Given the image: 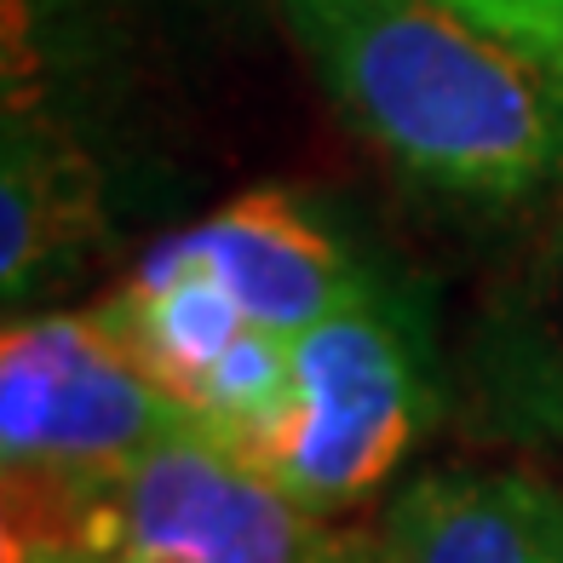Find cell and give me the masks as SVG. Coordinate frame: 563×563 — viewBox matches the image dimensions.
<instances>
[{
	"mask_svg": "<svg viewBox=\"0 0 563 563\" xmlns=\"http://www.w3.org/2000/svg\"><path fill=\"white\" fill-rule=\"evenodd\" d=\"M7 563H92L87 547L69 541H35V534H7Z\"/></svg>",
	"mask_w": 563,
	"mask_h": 563,
	"instance_id": "8fae6325",
	"label": "cell"
},
{
	"mask_svg": "<svg viewBox=\"0 0 563 563\" xmlns=\"http://www.w3.org/2000/svg\"><path fill=\"white\" fill-rule=\"evenodd\" d=\"M438 7L483 23V30H495L500 41L523 46L563 75V0H438Z\"/></svg>",
	"mask_w": 563,
	"mask_h": 563,
	"instance_id": "30bf717a",
	"label": "cell"
},
{
	"mask_svg": "<svg viewBox=\"0 0 563 563\" xmlns=\"http://www.w3.org/2000/svg\"><path fill=\"white\" fill-rule=\"evenodd\" d=\"M426 420V374L408 322L374 294L288 340V397L253 466L305 511L368 500Z\"/></svg>",
	"mask_w": 563,
	"mask_h": 563,
	"instance_id": "3957f363",
	"label": "cell"
},
{
	"mask_svg": "<svg viewBox=\"0 0 563 563\" xmlns=\"http://www.w3.org/2000/svg\"><path fill=\"white\" fill-rule=\"evenodd\" d=\"M69 547H121L150 563H334L340 534L271 472L201 431H173L58 534Z\"/></svg>",
	"mask_w": 563,
	"mask_h": 563,
	"instance_id": "277c9868",
	"label": "cell"
},
{
	"mask_svg": "<svg viewBox=\"0 0 563 563\" xmlns=\"http://www.w3.org/2000/svg\"><path fill=\"white\" fill-rule=\"evenodd\" d=\"M334 563H386V558H379V547H368V541H345Z\"/></svg>",
	"mask_w": 563,
	"mask_h": 563,
	"instance_id": "7c38bea8",
	"label": "cell"
},
{
	"mask_svg": "<svg viewBox=\"0 0 563 563\" xmlns=\"http://www.w3.org/2000/svg\"><path fill=\"white\" fill-rule=\"evenodd\" d=\"M190 431L104 311L18 317L0 340L7 529L58 523L139 454Z\"/></svg>",
	"mask_w": 563,
	"mask_h": 563,
	"instance_id": "7a4b0ae2",
	"label": "cell"
},
{
	"mask_svg": "<svg viewBox=\"0 0 563 563\" xmlns=\"http://www.w3.org/2000/svg\"><path fill=\"white\" fill-rule=\"evenodd\" d=\"M334 110L466 201L563 190V75L438 0H282Z\"/></svg>",
	"mask_w": 563,
	"mask_h": 563,
	"instance_id": "6da1fadb",
	"label": "cell"
},
{
	"mask_svg": "<svg viewBox=\"0 0 563 563\" xmlns=\"http://www.w3.org/2000/svg\"><path fill=\"white\" fill-rule=\"evenodd\" d=\"M386 563H563V489L523 472H431L379 523Z\"/></svg>",
	"mask_w": 563,
	"mask_h": 563,
	"instance_id": "52a82bcc",
	"label": "cell"
},
{
	"mask_svg": "<svg viewBox=\"0 0 563 563\" xmlns=\"http://www.w3.org/2000/svg\"><path fill=\"white\" fill-rule=\"evenodd\" d=\"M472 374L500 426L563 438V190L541 242L483 311Z\"/></svg>",
	"mask_w": 563,
	"mask_h": 563,
	"instance_id": "ba28073f",
	"label": "cell"
},
{
	"mask_svg": "<svg viewBox=\"0 0 563 563\" xmlns=\"http://www.w3.org/2000/svg\"><path fill=\"white\" fill-rule=\"evenodd\" d=\"M190 431L260 460L288 397V340L253 328L230 288L173 236L98 305Z\"/></svg>",
	"mask_w": 563,
	"mask_h": 563,
	"instance_id": "5b68a950",
	"label": "cell"
},
{
	"mask_svg": "<svg viewBox=\"0 0 563 563\" xmlns=\"http://www.w3.org/2000/svg\"><path fill=\"white\" fill-rule=\"evenodd\" d=\"M173 242L196 265H208L247 322L276 340L311 334L317 322L374 294L345 242L288 190H247L201 224L178 230Z\"/></svg>",
	"mask_w": 563,
	"mask_h": 563,
	"instance_id": "8992f818",
	"label": "cell"
},
{
	"mask_svg": "<svg viewBox=\"0 0 563 563\" xmlns=\"http://www.w3.org/2000/svg\"><path fill=\"white\" fill-rule=\"evenodd\" d=\"M92 224V178L75 150L41 121L7 115V178H0V288L18 305L41 288Z\"/></svg>",
	"mask_w": 563,
	"mask_h": 563,
	"instance_id": "9c48e42d",
	"label": "cell"
}]
</instances>
